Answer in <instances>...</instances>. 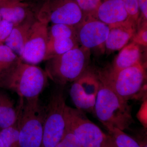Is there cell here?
I'll return each instance as SVG.
<instances>
[{
    "label": "cell",
    "mask_w": 147,
    "mask_h": 147,
    "mask_svg": "<svg viewBox=\"0 0 147 147\" xmlns=\"http://www.w3.org/2000/svg\"><path fill=\"white\" fill-rule=\"evenodd\" d=\"M90 16L109 26L120 24L129 18L122 0H103Z\"/></svg>",
    "instance_id": "4fadbf2b"
},
{
    "label": "cell",
    "mask_w": 147,
    "mask_h": 147,
    "mask_svg": "<svg viewBox=\"0 0 147 147\" xmlns=\"http://www.w3.org/2000/svg\"><path fill=\"white\" fill-rule=\"evenodd\" d=\"M12 1H15L21 2L26 3L28 0H12Z\"/></svg>",
    "instance_id": "f546056e"
},
{
    "label": "cell",
    "mask_w": 147,
    "mask_h": 147,
    "mask_svg": "<svg viewBox=\"0 0 147 147\" xmlns=\"http://www.w3.org/2000/svg\"><path fill=\"white\" fill-rule=\"evenodd\" d=\"M77 38H60L48 40L45 61L59 56L79 46Z\"/></svg>",
    "instance_id": "ac0fdd59"
},
{
    "label": "cell",
    "mask_w": 147,
    "mask_h": 147,
    "mask_svg": "<svg viewBox=\"0 0 147 147\" xmlns=\"http://www.w3.org/2000/svg\"><path fill=\"white\" fill-rule=\"evenodd\" d=\"M98 77L101 82L126 101L139 97L146 90V76L141 63L117 72L101 74Z\"/></svg>",
    "instance_id": "5b68a950"
},
{
    "label": "cell",
    "mask_w": 147,
    "mask_h": 147,
    "mask_svg": "<svg viewBox=\"0 0 147 147\" xmlns=\"http://www.w3.org/2000/svg\"><path fill=\"white\" fill-rule=\"evenodd\" d=\"M140 57V46L137 43L132 42L121 49L114 61L113 67L110 71L117 72L124 69L141 63Z\"/></svg>",
    "instance_id": "2e32d148"
},
{
    "label": "cell",
    "mask_w": 147,
    "mask_h": 147,
    "mask_svg": "<svg viewBox=\"0 0 147 147\" xmlns=\"http://www.w3.org/2000/svg\"><path fill=\"white\" fill-rule=\"evenodd\" d=\"M94 113L107 129L116 128L123 131L134 123L128 101L100 81Z\"/></svg>",
    "instance_id": "7a4b0ae2"
},
{
    "label": "cell",
    "mask_w": 147,
    "mask_h": 147,
    "mask_svg": "<svg viewBox=\"0 0 147 147\" xmlns=\"http://www.w3.org/2000/svg\"><path fill=\"white\" fill-rule=\"evenodd\" d=\"M90 50L82 46L46 61L45 71L57 85L64 86L79 79L87 70Z\"/></svg>",
    "instance_id": "3957f363"
},
{
    "label": "cell",
    "mask_w": 147,
    "mask_h": 147,
    "mask_svg": "<svg viewBox=\"0 0 147 147\" xmlns=\"http://www.w3.org/2000/svg\"><path fill=\"white\" fill-rule=\"evenodd\" d=\"M109 134L113 137L118 147H141L138 142L119 129H108Z\"/></svg>",
    "instance_id": "7402d4cb"
},
{
    "label": "cell",
    "mask_w": 147,
    "mask_h": 147,
    "mask_svg": "<svg viewBox=\"0 0 147 147\" xmlns=\"http://www.w3.org/2000/svg\"><path fill=\"white\" fill-rule=\"evenodd\" d=\"M65 130L76 136L82 147H104L108 135L89 119L86 113L66 105L64 112Z\"/></svg>",
    "instance_id": "52a82bcc"
},
{
    "label": "cell",
    "mask_w": 147,
    "mask_h": 147,
    "mask_svg": "<svg viewBox=\"0 0 147 147\" xmlns=\"http://www.w3.org/2000/svg\"><path fill=\"white\" fill-rule=\"evenodd\" d=\"M109 26L110 30L105 44V49L109 52L122 49L132 39L138 28L135 22L129 18L123 23Z\"/></svg>",
    "instance_id": "7c38bea8"
},
{
    "label": "cell",
    "mask_w": 147,
    "mask_h": 147,
    "mask_svg": "<svg viewBox=\"0 0 147 147\" xmlns=\"http://www.w3.org/2000/svg\"><path fill=\"white\" fill-rule=\"evenodd\" d=\"M1 15H0V21H1Z\"/></svg>",
    "instance_id": "1f68e13d"
},
{
    "label": "cell",
    "mask_w": 147,
    "mask_h": 147,
    "mask_svg": "<svg viewBox=\"0 0 147 147\" xmlns=\"http://www.w3.org/2000/svg\"><path fill=\"white\" fill-rule=\"evenodd\" d=\"M18 109L6 94L0 92V130L13 125L18 119Z\"/></svg>",
    "instance_id": "e0dca14e"
},
{
    "label": "cell",
    "mask_w": 147,
    "mask_h": 147,
    "mask_svg": "<svg viewBox=\"0 0 147 147\" xmlns=\"http://www.w3.org/2000/svg\"><path fill=\"white\" fill-rule=\"evenodd\" d=\"M0 147H6L4 144H3L1 140L0 139Z\"/></svg>",
    "instance_id": "4dcf8cb0"
},
{
    "label": "cell",
    "mask_w": 147,
    "mask_h": 147,
    "mask_svg": "<svg viewBox=\"0 0 147 147\" xmlns=\"http://www.w3.org/2000/svg\"><path fill=\"white\" fill-rule=\"evenodd\" d=\"M0 15L2 19L11 22L14 26L36 16L28 4L12 0H0Z\"/></svg>",
    "instance_id": "5bb4252c"
},
{
    "label": "cell",
    "mask_w": 147,
    "mask_h": 147,
    "mask_svg": "<svg viewBox=\"0 0 147 147\" xmlns=\"http://www.w3.org/2000/svg\"><path fill=\"white\" fill-rule=\"evenodd\" d=\"M104 147H118L116 145L113 137L111 135L108 134V138Z\"/></svg>",
    "instance_id": "f1b7e54d"
},
{
    "label": "cell",
    "mask_w": 147,
    "mask_h": 147,
    "mask_svg": "<svg viewBox=\"0 0 147 147\" xmlns=\"http://www.w3.org/2000/svg\"><path fill=\"white\" fill-rule=\"evenodd\" d=\"M19 137L17 120L13 125L0 130V139L6 147H20Z\"/></svg>",
    "instance_id": "44dd1931"
},
{
    "label": "cell",
    "mask_w": 147,
    "mask_h": 147,
    "mask_svg": "<svg viewBox=\"0 0 147 147\" xmlns=\"http://www.w3.org/2000/svg\"><path fill=\"white\" fill-rule=\"evenodd\" d=\"M48 78L42 69L20 59L0 77V88L13 91L24 99H33L39 97Z\"/></svg>",
    "instance_id": "6da1fadb"
},
{
    "label": "cell",
    "mask_w": 147,
    "mask_h": 147,
    "mask_svg": "<svg viewBox=\"0 0 147 147\" xmlns=\"http://www.w3.org/2000/svg\"><path fill=\"white\" fill-rule=\"evenodd\" d=\"M48 40L60 38H77L75 27L62 24H52L48 27Z\"/></svg>",
    "instance_id": "ffe728a7"
},
{
    "label": "cell",
    "mask_w": 147,
    "mask_h": 147,
    "mask_svg": "<svg viewBox=\"0 0 147 147\" xmlns=\"http://www.w3.org/2000/svg\"><path fill=\"white\" fill-rule=\"evenodd\" d=\"M140 21L146 22L147 21V0H138Z\"/></svg>",
    "instance_id": "83f0119b"
},
{
    "label": "cell",
    "mask_w": 147,
    "mask_h": 147,
    "mask_svg": "<svg viewBox=\"0 0 147 147\" xmlns=\"http://www.w3.org/2000/svg\"><path fill=\"white\" fill-rule=\"evenodd\" d=\"M75 29L77 40L81 46L89 50L105 49L110 30L108 25L92 16H87Z\"/></svg>",
    "instance_id": "8fae6325"
},
{
    "label": "cell",
    "mask_w": 147,
    "mask_h": 147,
    "mask_svg": "<svg viewBox=\"0 0 147 147\" xmlns=\"http://www.w3.org/2000/svg\"><path fill=\"white\" fill-rule=\"evenodd\" d=\"M72 83L69 94L76 108L85 113H94L100 87L99 77L86 71Z\"/></svg>",
    "instance_id": "9c48e42d"
},
{
    "label": "cell",
    "mask_w": 147,
    "mask_h": 147,
    "mask_svg": "<svg viewBox=\"0 0 147 147\" xmlns=\"http://www.w3.org/2000/svg\"><path fill=\"white\" fill-rule=\"evenodd\" d=\"M36 18V16H32L21 24L14 26L10 35L4 43L19 58Z\"/></svg>",
    "instance_id": "9a60e30c"
},
{
    "label": "cell",
    "mask_w": 147,
    "mask_h": 147,
    "mask_svg": "<svg viewBox=\"0 0 147 147\" xmlns=\"http://www.w3.org/2000/svg\"><path fill=\"white\" fill-rule=\"evenodd\" d=\"M38 19L49 24L76 27L85 19L75 0H46L36 14Z\"/></svg>",
    "instance_id": "ba28073f"
},
{
    "label": "cell",
    "mask_w": 147,
    "mask_h": 147,
    "mask_svg": "<svg viewBox=\"0 0 147 147\" xmlns=\"http://www.w3.org/2000/svg\"><path fill=\"white\" fill-rule=\"evenodd\" d=\"M14 25L11 22L2 19L0 21V44H4L10 35Z\"/></svg>",
    "instance_id": "4316f807"
},
{
    "label": "cell",
    "mask_w": 147,
    "mask_h": 147,
    "mask_svg": "<svg viewBox=\"0 0 147 147\" xmlns=\"http://www.w3.org/2000/svg\"><path fill=\"white\" fill-rule=\"evenodd\" d=\"M18 109L19 147H41L46 108L40 105L38 98H20Z\"/></svg>",
    "instance_id": "277c9868"
},
{
    "label": "cell",
    "mask_w": 147,
    "mask_h": 147,
    "mask_svg": "<svg viewBox=\"0 0 147 147\" xmlns=\"http://www.w3.org/2000/svg\"><path fill=\"white\" fill-rule=\"evenodd\" d=\"M66 105L64 86L58 85L51 92L43 124L40 147H55L63 137L65 125Z\"/></svg>",
    "instance_id": "8992f818"
},
{
    "label": "cell",
    "mask_w": 147,
    "mask_h": 147,
    "mask_svg": "<svg viewBox=\"0 0 147 147\" xmlns=\"http://www.w3.org/2000/svg\"><path fill=\"white\" fill-rule=\"evenodd\" d=\"M48 25L47 22L36 18L20 57L22 61L35 65L45 61L48 40Z\"/></svg>",
    "instance_id": "30bf717a"
},
{
    "label": "cell",
    "mask_w": 147,
    "mask_h": 147,
    "mask_svg": "<svg viewBox=\"0 0 147 147\" xmlns=\"http://www.w3.org/2000/svg\"><path fill=\"white\" fill-rule=\"evenodd\" d=\"M55 147H82L76 136L70 132L65 130L63 137Z\"/></svg>",
    "instance_id": "d4e9b609"
},
{
    "label": "cell",
    "mask_w": 147,
    "mask_h": 147,
    "mask_svg": "<svg viewBox=\"0 0 147 147\" xmlns=\"http://www.w3.org/2000/svg\"><path fill=\"white\" fill-rule=\"evenodd\" d=\"M85 17L93 15L103 0H75Z\"/></svg>",
    "instance_id": "cb8c5ba5"
},
{
    "label": "cell",
    "mask_w": 147,
    "mask_h": 147,
    "mask_svg": "<svg viewBox=\"0 0 147 147\" xmlns=\"http://www.w3.org/2000/svg\"><path fill=\"white\" fill-rule=\"evenodd\" d=\"M146 22H143L142 26L138 28L132 38V42L139 45L146 47L147 45V25Z\"/></svg>",
    "instance_id": "484cf974"
},
{
    "label": "cell",
    "mask_w": 147,
    "mask_h": 147,
    "mask_svg": "<svg viewBox=\"0 0 147 147\" xmlns=\"http://www.w3.org/2000/svg\"><path fill=\"white\" fill-rule=\"evenodd\" d=\"M20 59L9 47L4 44H0V77Z\"/></svg>",
    "instance_id": "d6986e66"
},
{
    "label": "cell",
    "mask_w": 147,
    "mask_h": 147,
    "mask_svg": "<svg viewBox=\"0 0 147 147\" xmlns=\"http://www.w3.org/2000/svg\"><path fill=\"white\" fill-rule=\"evenodd\" d=\"M122 1L129 19L134 21L138 28L141 21L138 0H122Z\"/></svg>",
    "instance_id": "603a6c76"
}]
</instances>
